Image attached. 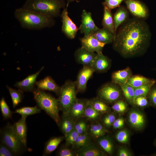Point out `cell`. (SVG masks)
<instances>
[{
	"label": "cell",
	"mask_w": 156,
	"mask_h": 156,
	"mask_svg": "<svg viewBox=\"0 0 156 156\" xmlns=\"http://www.w3.org/2000/svg\"><path fill=\"white\" fill-rule=\"evenodd\" d=\"M92 34L99 41L105 44L113 43L114 39V35L103 28H99Z\"/></svg>",
	"instance_id": "obj_24"
},
{
	"label": "cell",
	"mask_w": 156,
	"mask_h": 156,
	"mask_svg": "<svg viewBox=\"0 0 156 156\" xmlns=\"http://www.w3.org/2000/svg\"><path fill=\"white\" fill-rule=\"evenodd\" d=\"M33 92L34 99L39 108L44 110L58 125L60 120L58 99L38 88Z\"/></svg>",
	"instance_id": "obj_4"
},
{
	"label": "cell",
	"mask_w": 156,
	"mask_h": 156,
	"mask_svg": "<svg viewBox=\"0 0 156 156\" xmlns=\"http://www.w3.org/2000/svg\"><path fill=\"white\" fill-rule=\"evenodd\" d=\"M44 68V66L42 67L37 72L29 75L22 81L17 82L15 85V86L23 91H33L37 77Z\"/></svg>",
	"instance_id": "obj_15"
},
{
	"label": "cell",
	"mask_w": 156,
	"mask_h": 156,
	"mask_svg": "<svg viewBox=\"0 0 156 156\" xmlns=\"http://www.w3.org/2000/svg\"><path fill=\"white\" fill-rule=\"evenodd\" d=\"M63 114L58 125L65 136L74 129L75 123L74 119L68 115Z\"/></svg>",
	"instance_id": "obj_23"
},
{
	"label": "cell",
	"mask_w": 156,
	"mask_h": 156,
	"mask_svg": "<svg viewBox=\"0 0 156 156\" xmlns=\"http://www.w3.org/2000/svg\"><path fill=\"white\" fill-rule=\"evenodd\" d=\"M90 144L89 137L86 133L79 134L77 138L73 147L79 149Z\"/></svg>",
	"instance_id": "obj_33"
},
{
	"label": "cell",
	"mask_w": 156,
	"mask_h": 156,
	"mask_svg": "<svg viewBox=\"0 0 156 156\" xmlns=\"http://www.w3.org/2000/svg\"><path fill=\"white\" fill-rule=\"evenodd\" d=\"M128 10L134 18L144 20L149 16L148 8L139 0H125Z\"/></svg>",
	"instance_id": "obj_8"
},
{
	"label": "cell",
	"mask_w": 156,
	"mask_h": 156,
	"mask_svg": "<svg viewBox=\"0 0 156 156\" xmlns=\"http://www.w3.org/2000/svg\"><path fill=\"white\" fill-rule=\"evenodd\" d=\"M66 5L65 0H26L22 7L54 18Z\"/></svg>",
	"instance_id": "obj_3"
},
{
	"label": "cell",
	"mask_w": 156,
	"mask_h": 156,
	"mask_svg": "<svg viewBox=\"0 0 156 156\" xmlns=\"http://www.w3.org/2000/svg\"><path fill=\"white\" fill-rule=\"evenodd\" d=\"M154 81H155L153 79L139 75H132L127 83L133 88H136Z\"/></svg>",
	"instance_id": "obj_26"
},
{
	"label": "cell",
	"mask_w": 156,
	"mask_h": 156,
	"mask_svg": "<svg viewBox=\"0 0 156 156\" xmlns=\"http://www.w3.org/2000/svg\"><path fill=\"white\" fill-rule=\"evenodd\" d=\"M15 18L21 27L30 30H40L55 24L54 18L22 7L15 10Z\"/></svg>",
	"instance_id": "obj_2"
},
{
	"label": "cell",
	"mask_w": 156,
	"mask_h": 156,
	"mask_svg": "<svg viewBox=\"0 0 156 156\" xmlns=\"http://www.w3.org/2000/svg\"><path fill=\"white\" fill-rule=\"evenodd\" d=\"M81 17V23L79 29L84 36L92 34L99 29L96 25L90 12H88L85 10H83Z\"/></svg>",
	"instance_id": "obj_10"
},
{
	"label": "cell",
	"mask_w": 156,
	"mask_h": 156,
	"mask_svg": "<svg viewBox=\"0 0 156 156\" xmlns=\"http://www.w3.org/2000/svg\"><path fill=\"white\" fill-rule=\"evenodd\" d=\"M11 96L13 107L15 108L21 101L23 96V91L20 89L16 90L7 86Z\"/></svg>",
	"instance_id": "obj_30"
},
{
	"label": "cell",
	"mask_w": 156,
	"mask_h": 156,
	"mask_svg": "<svg viewBox=\"0 0 156 156\" xmlns=\"http://www.w3.org/2000/svg\"><path fill=\"white\" fill-rule=\"evenodd\" d=\"M86 127L85 122L81 121L75 124L74 129L79 134H81L86 133Z\"/></svg>",
	"instance_id": "obj_44"
},
{
	"label": "cell",
	"mask_w": 156,
	"mask_h": 156,
	"mask_svg": "<svg viewBox=\"0 0 156 156\" xmlns=\"http://www.w3.org/2000/svg\"><path fill=\"white\" fill-rule=\"evenodd\" d=\"M116 138L117 140L122 143H126L129 141V135L126 130H122L117 133Z\"/></svg>",
	"instance_id": "obj_40"
},
{
	"label": "cell",
	"mask_w": 156,
	"mask_h": 156,
	"mask_svg": "<svg viewBox=\"0 0 156 156\" xmlns=\"http://www.w3.org/2000/svg\"><path fill=\"white\" fill-rule=\"evenodd\" d=\"M132 75V71L130 68L127 67L123 70L114 72L112 76V82L118 85L127 83Z\"/></svg>",
	"instance_id": "obj_20"
},
{
	"label": "cell",
	"mask_w": 156,
	"mask_h": 156,
	"mask_svg": "<svg viewBox=\"0 0 156 156\" xmlns=\"http://www.w3.org/2000/svg\"><path fill=\"white\" fill-rule=\"evenodd\" d=\"M57 155L59 156H74L75 154L69 148L65 147H62L59 149Z\"/></svg>",
	"instance_id": "obj_46"
},
{
	"label": "cell",
	"mask_w": 156,
	"mask_h": 156,
	"mask_svg": "<svg viewBox=\"0 0 156 156\" xmlns=\"http://www.w3.org/2000/svg\"><path fill=\"white\" fill-rule=\"evenodd\" d=\"M96 55V53L90 51L81 46L75 51L74 56L75 60L78 64L83 66H90Z\"/></svg>",
	"instance_id": "obj_13"
},
{
	"label": "cell",
	"mask_w": 156,
	"mask_h": 156,
	"mask_svg": "<svg viewBox=\"0 0 156 156\" xmlns=\"http://www.w3.org/2000/svg\"><path fill=\"white\" fill-rule=\"evenodd\" d=\"M103 5V14L102 22L103 28L109 31L114 34L115 36L113 15L111 10H109L105 5Z\"/></svg>",
	"instance_id": "obj_22"
},
{
	"label": "cell",
	"mask_w": 156,
	"mask_h": 156,
	"mask_svg": "<svg viewBox=\"0 0 156 156\" xmlns=\"http://www.w3.org/2000/svg\"><path fill=\"white\" fill-rule=\"evenodd\" d=\"M27 117L21 118L13 125L14 129L24 146H27V127L26 122Z\"/></svg>",
	"instance_id": "obj_18"
},
{
	"label": "cell",
	"mask_w": 156,
	"mask_h": 156,
	"mask_svg": "<svg viewBox=\"0 0 156 156\" xmlns=\"http://www.w3.org/2000/svg\"><path fill=\"white\" fill-rule=\"evenodd\" d=\"M111 61L108 57L101 53H97L93 59L90 66L94 70L95 72L103 73L107 71L110 68Z\"/></svg>",
	"instance_id": "obj_14"
},
{
	"label": "cell",
	"mask_w": 156,
	"mask_h": 156,
	"mask_svg": "<svg viewBox=\"0 0 156 156\" xmlns=\"http://www.w3.org/2000/svg\"><path fill=\"white\" fill-rule=\"evenodd\" d=\"M124 124V120L122 118H118L115 120L112 125L115 129H119L122 128Z\"/></svg>",
	"instance_id": "obj_48"
},
{
	"label": "cell",
	"mask_w": 156,
	"mask_h": 156,
	"mask_svg": "<svg viewBox=\"0 0 156 156\" xmlns=\"http://www.w3.org/2000/svg\"><path fill=\"white\" fill-rule=\"evenodd\" d=\"M88 100L77 99L71 107L68 115L74 119L83 116Z\"/></svg>",
	"instance_id": "obj_16"
},
{
	"label": "cell",
	"mask_w": 156,
	"mask_h": 156,
	"mask_svg": "<svg viewBox=\"0 0 156 156\" xmlns=\"http://www.w3.org/2000/svg\"><path fill=\"white\" fill-rule=\"evenodd\" d=\"M77 0H66L67 1L66 4L69 5V4L71 2H73Z\"/></svg>",
	"instance_id": "obj_50"
},
{
	"label": "cell",
	"mask_w": 156,
	"mask_h": 156,
	"mask_svg": "<svg viewBox=\"0 0 156 156\" xmlns=\"http://www.w3.org/2000/svg\"><path fill=\"white\" fill-rule=\"evenodd\" d=\"M116 119L115 116L113 114H109L106 116L103 119V123L107 127H109L113 125Z\"/></svg>",
	"instance_id": "obj_47"
},
{
	"label": "cell",
	"mask_w": 156,
	"mask_h": 156,
	"mask_svg": "<svg viewBox=\"0 0 156 156\" xmlns=\"http://www.w3.org/2000/svg\"><path fill=\"white\" fill-rule=\"evenodd\" d=\"M68 6L66 4L60 14L62 21V31L68 38L73 39L79 29L68 16L67 10Z\"/></svg>",
	"instance_id": "obj_9"
},
{
	"label": "cell",
	"mask_w": 156,
	"mask_h": 156,
	"mask_svg": "<svg viewBox=\"0 0 156 156\" xmlns=\"http://www.w3.org/2000/svg\"><path fill=\"white\" fill-rule=\"evenodd\" d=\"M0 107L4 119H7L11 118L14 112L10 110L3 97L1 98L0 101Z\"/></svg>",
	"instance_id": "obj_37"
},
{
	"label": "cell",
	"mask_w": 156,
	"mask_h": 156,
	"mask_svg": "<svg viewBox=\"0 0 156 156\" xmlns=\"http://www.w3.org/2000/svg\"><path fill=\"white\" fill-rule=\"evenodd\" d=\"M89 102L94 109L100 113H106L110 109V108L106 102L99 98L89 100Z\"/></svg>",
	"instance_id": "obj_28"
},
{
	"label": "cell",
	"mask_w": 156,
	"mask_h": 156,
	"mask_svg": "<svg viewBox=\"0 0 156 156\" xmlns=\"http://www.w3.org/2000/svg\"><path fill=\"white\" fill-rule=\"evenodd\" d=\"M118 85L112 82L103 85L98 91L99 98L107 103L118 101L121 96L122 90Z\"/></svg>",
	"instance_id": "obj_7"
},
{
	"label": "cell",
	"mask_w": 156,
	"mask_h": 156,
	"mask_svg": "<svg viewBox=\"0 0 156 156\" xmlns=\"http://www.w3.org/2000/svg\"><path fill=\"white\" fill-rule=\"evenodd\" d=\"M119 86L126 100L129 102L133 103L134 96V88L127 83Z\"/></svg>",
	"instance_id": "obj_34"
},
{
	"label": "cell",
	"mask_w": 156,
	"mask_h": 156,
	"mask_svg": "<svg viewBox=\"0 0 156 156\" xmlns=\"http://www.w3.org/2000/svg\"><path fill=\"white\" fill-rule=\"evenodd\" d=\"M118 155L119 156H129L131 155L127 150L124 148H121L118 150Z\"/></svg>",
	"instance_id": "obj_49"
},
{
	"label": "cell",
	"mask_w": 156,
	"mask_h": 156,
	"mask_svg": "<svg viewBox=\"0 0 156 156\" xmlns=\"http://www.w3.org/2000/svg\"><path fill=\"white\" fill-rule=\"evenodd\" d=\"M151 37L149 26L144 20L129 18L117 29L113 48L125 58L141 56L148 49Z\"/></svg>",
	"instance_id": "obj_1"
},
{
	"label": "cell",
	"mask_w": 156,
	"mask_h": 156,
	"mask_svg": "<svg viewBox=\"0 0 156 156\" xmlns=\"http://www.w3.org/2000/svg\"><path fill=\"white\" fill-rule=\"evenodd\" d=\"M16 155L12 151L7 145L1 142L0 144V156H13Z\"/></svg>",
	"instance_id": "obj_42"
},
{
	"label": "cell",
	"mask_w": 156,
	"mask_h": 156,
	"mask_svg": "<svg viewBox=\"0 0 156 156\" xmlns=\"http://www.w3.org/2000/svg\"><path fill=\"white\" fill-rule=\"evenodd\" d=\"M112 109L118 113L125 112L127 108V105L122 100H118L112 106Z\"/></svg>",
	"instance_id": "obj_39"
},
{
	"label": "cell",
	"mask_w": 156,
	"mask_h": 156,
	"mask_svg": "<svg viewBox=\"0 0 156 156\" xmlns=\"http://www.w3.org/2000/svg\"><path fill=\"white\" fill-rule=\"evenodd\" d=\"M79 135L75 129H73L65 136L66 145L73 146Z\"/></svg>",
	"instance_id": "obj_38"
},
{
	"label": "cell",
	"mask_w": 156,
	"mask_h": 156,
	"mask_svg": "<svg viewBox=\"0 0 156 156\" xmlns=\"http://www.w3.org/2000/svg\"><path fill=\"white\" fill-rule=\"evenodd\" d=\"M41 109L36 106L25 107L16 109L14 113H16L21 115V116L27 117L28 116L40 113Z\"/></svg>",
	"instance_id": "obj_31"
},
{
	"label": "cell",
	"mask_w": 156,
	"mask_h": 156,
	"mask_svg": "<svg viewBox=\"0 0 156 156\" xmlns=\"http://www.w3.org/2000/svg\"><path fill=\"white\" fill-rule=\"evenodd\" d=\"M95 72L90 66H83L79 72L76 81L78 92L85 91L87 87L88 81Z\"/></svg>",
	"instance_id": "obj_11"
},
{
	"label": "cell",
	"mask_w": 156,
	"mask_h": 156,
	"mask_svg": "<svg viewBox=\"0 0 156 156\" xmlns=\"http://www.w3.org/2000/svg\"><path fill=\"white\" fill-rule=\"evenodd\" d=\"M128 120L131 126L137 129L143 128L145 124L144 115L141 112L135 110L130 112L128 116Z\"/></svg>",
	"instance_id": "obj_21"
},
{
	"label": "cell",
	"mask_w": 156,
	"mask_h": 156,
	"mask_svg": "<svg viewBox=\"0 0 156 156\" xmlns=\"http://www.w3.org/2000/svg\"><path fill=\"white\" fill-rule=\"evenodd\" d=\"M79 156H100L103 155V153L94 146L90 144L79 149L76 154Z\"/></svg>",
	"instance_id": "obj_27"
},
{
	"label": "cell",
	"mask_w": 156,
	"mask_h": 156,
	"mask_svg": "<svg viewBox=\"0 0 156 156\" xmlns=\"http://www.w3.org/2000/svg\"><path fill=\"white\" fill-rule=\"evenodd\" d=\"M1 142L9 147L16 155L23 152L24 146L15 133L13 125L9 123L0 130Z\"/></svg>",
	"instance_id": "obj_6"
},
{
	"label": "cell",
	"mask_w": 156,
	"mask_h": 156,
	"mask_svg": "<svg viewBox=\"0 0 156 156\" xmlns=\"http://www.w3.org/2000/svg\"><path fill=\"white\" fill-rule=\"evenodd\" d=\"M129 12L127 8L123 5L118 7L113 15L115 36L118 27L129 19Z\"/></svg>",
	"instance_id": "obj_19"
},
{
	"label": "cell",
	"mask_w": 156,
	"mask_h": 156,
	"mask_svg": "<svg viewBox=\"0 0 156 156\" xmlns=\"http://www.w3.org/2000/svg\"><path fill=\"white\" fill-rule=\"evenodd\" d=\"M36 85L38 88L39 89L51 91L57 95H59L61 87L50 77H47L44 79L36 82Z\"/></svg>",
	"instance_id": "obj_17"
},
{
	"label": "cell",
	"mask_w": 156,
	"mask_h": 156,
	"mask_svg": "<svg viewBox=\"0 0 156 156\" xmlns=\"http://www.w3.org/2000/svg\"><path fill=\"white\" fill-rule=\"evenodd\" d=\"M155 81H154L138 88H134V96L133 102L135 98L138 96H146L148 94L151 88L155 84Z\"/></svg>",
	"instance_id": "obj_32"
},
{
	"label": "cell",
	"mask_w": 156,
	"mask_h": 156,
	"mask_svg": "<svg viewBox=\"0 0 156 156\" xmlns=\"http://www.w3.org/2000/svg\"><path fill=\"white\" fill-rule=\"evenodd\" d=\"M154 85L151 88L148 94L151 103L153 106L156 107V86H154Z\"/></svg>",
	"instance_id": "obj_45"
},
{
	"label": "cell",
	"mask_w": 156,
	"mask_h": 156,
	"mask_svg": "<svg viewBox=\"0 0 156 156\" xmlns=\"http://www.w3.org/2000/svg\"><path fill=\"white\" fill-rule=\"evenodd\" d=\"M64 137L59 136L52 138L45 143L43 156L48 155L54 151L63 140Z\"/></svg>",
	"instance_id": "obj_25"
},
{
	"label": "cell",
	"mask_w": 156,
	"mask_h": 156,
	"mask_svg": "<svg viewBox=\"0 0 156 156\" xmlns=\"http://www.w3.org/2000/svg\"><path fill=\"white\" fill-rule=\"evenodd\" d=\"M102 3L103 5L106 6L110 10L112 9L118 7L121 3L125 0H104Z\"/></svg>",
	"instance_id": "obj_41"
},
{
	"label": "cell",
	"mask_w": 156,
	"mask_h": 156,
	"mask_svg": "<svg viewBox=\"0 0 156 156\" xmlns=\"http://www.w3.org/2000/svg\"><path fill=\"white\" fill-rule=\"evenodd\" d=\"M98 144L106 152L111 155L113 152L114 147L112 143L108 138H99Z\"/></svg>",
	"instance_id": "obj_36"
},
{
	"label": "cell",
	"mask_w": 156,
	"mask_h": 156,
	"mask_svg": "<svg viewBox=\"0 0 156 156\" xmlns=\"http://www.w3.org/2000/svg\"><path fill=\"white\" fill-rule=\"evenodd\" d=\"M81 46L88 50L97 53H102L106 44L99 41L92 34L80 39Z\"/></svg>",
	"instance_id": "obj_12"
},
{
	"label": "cell",
	"mask_w": 156,
	"mask_h": 156,
	"mask_svg": "<svg viewBox=\"0 0 156 156\" xmlns=\"http://www.w3.org/2000/svg\"><path fill=\"white\" fill-rule=\"evenodd\" d=\"M100 113L92 106L88 100L85 109L83 116L88 119L94 120L98 118Z\"/></svg>",
	"instance_id": "obj_35"
},
{
	"label": "cell",
	"mask_w": 156,
	"mask_h": 156,
	"mask_svg": "<svg viewBox=\"0 0 156 156\" xmlns=\"http://www.w3.org/2000/svg\"><path fill=\"white\" fill-rule=\"evenodd\" d=\"M133 103L138 106L144 107L148 105V102L146 96H140L135 98Z\"/></svg>",
	"instance_id": "obj_43"
},
{
	"label": "cell",
	"mask_w": 156,
	"mask_h": 156,
	"mask_svg": "<svg viewBox=\"0 0 156 156\" xmlns=\"http://www.w3.org/2000/svg\"><path fill=\"white\" fill-rule=\"evenodd\" d=\"M76 81L68 80L61 87L58 99L60 109L63 114H68L72 105L77 99Z\"/></svg>",
	"instance_id": "obj_5"
},
{
	"label": "cell",
	"mask_w": 156,
	"mask_h": 156,
	"mask_svg": "<svg viewBox=\"0 0 156 156\" xmlns=\"http://www.w3.org/2000/svg\"><path fill=\"white\" fill-rule=\"evenodd\" d=\"M91 135L96 139H99L103 136L107 132L104 127L99 123L91 125L89 129Z\"/></svg>",
	"instance_id": "obj_29"
}]
</instances>
